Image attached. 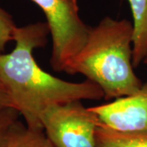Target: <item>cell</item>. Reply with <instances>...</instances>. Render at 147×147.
Masks as SVG:
<instances>
[{
	"instance_id": "obj_6",
	"label": "cell",
	"mask_w": 147,
	"mask_h": 147,
	"mask_svg": "<svg viewBox=\"0 0 147 147\" xmlns=\"http://www.w3.org/2000/svg\"><path fill=\"white\" fill-rule=\"evenodd\" d=\"M127 1L133 18L132 64L137 67L147 57V0Z\"/></svg>"
},
{
	"instance_id": "obj_11",
	"label": "cell",
	"mask_w": 147,
	"mask_h": 147,
	"mask_svg": "<svg viewBox=\"0 0 147 147\" xmlns=\"http://www.w3.org/2000/svg\"><path fill=\"white\" fill-rule=\"evenodd\" d=\"M7 107H12L10 96L7 93L5 86L0 78V110ZM13 108V107H12Z\"/></svg>"
},
{
	"instance_id": "obj_10",
	"label": "cell",
	"mask_w": 147,
	"mask_h": 147,
	"mask_svg": "<svg viewBox=\"0 0 147 147\" xmlns=\"http://www.w3.org/2000/svg\"><path fill=\"white\" fill-rule=\"evenodd\" d=\"M16 27L12 16L0 7V54L4 53L8 42L13 41Z\"/></svg>"
},
{
	"instance_id": "obj_5",
	"label": "cell",
	"mask_w": 147,
	"mask_h": 147,
	"mask_svg": "<svg viewBox=\"0 0 147 147\" xmlns=\"http://www.w3.org/2000/svg\"><path fill=\"white\" fill-rule=\"evenodd\" d=\"M89 108L100 124L114 131L147 133V82L134 94Z\"/></svg>"
},
{
	"instance_id": "obj_1",
	"label": "cell",
	"mask_w": 147,
	"mask_h": 147,
	"mask_svg": "<svg viewBox=\"0 0 147 147\" xmlns=\"http://www.w3.org/2000/svg\"><path fill=\"white\" fill-rule=\"evenodd\" d=\"M49 30L46 22L16 27L15 47L0 54V78L10 96L11 105L33 129H42L41 115L47 107L75 100H100V87L86 79L69 82L47 73L37 63L34 52L45 47Z\"/></svg>"
},
{
	"instance_id": "obj_7",
	"label": "cell",
	"mask_w": 147,
	"mask_h": 147,
	"mask_svg": "<svg viewBox=\"0 0 147 147\" xmlns=\"http://www.w3.org/2000/svg\"><path fill=\"white\" fill-rule=\"evenodd\" d=\"M96 147H147V133L119 132L98 123Z\"/></svg>"
},
{
	"instance_id": "obj_4",
	"label": "cell",
	"mask_w": 147,
	"mask_h": 147,
	"mask_svg": "<svg viewBox=\"0 0 147 147\" xmlns=\"http://www.w3.org/2000/svg\"><path fill=\"white\" fill-rule=\"evenodd\" d=\"M40 120L55 147H96L99 120L82 100L51 105L42 112Z\"/></svg>"
},
{
	"instance_id": "obj_9",
	"label": "cell",
	"mask_w": 147,
	"mask_h": 147,
	"mask_svg": "<svg viewBox=\"0 0 147 147\" xmlns=\"http://www.w3.org/2000/svg\"><path fill=\"white\" fill-rule=\"evenodd\" d=\"M20 114L12 107L0 110V147H6L13 126L19 120Z\"/></svg>"
},
{
	"instance_id": "obj_12",
	"label": "cell",
	"mask_w": 147,
	"mask_h": 147,
	"mask_svg": "<svg viewBox=\"0 0 147 147\" xmlns=\"http://www.w3.org/2000/svg\"><path fill=\"white\" fill-rule=\"evenodd\" d=\"M143 64H145L146 65H147V57L146 58V59H145L144 61H143Z\"/></svg>"
},
{
	"instance_id": "obj_8",
	"label": "cell",
	"mask_w": 147,
	"mask_h": 147,
	"mask_svg": "<svg viewBox=\"0 0 147 147\" xmlns=\"http://www.w3.org/2000/svg\"><path fill=\"white\" fill-rule=\"evenodd\" d=\"M6 147H55L43 130L30 128L17 121L13 126Z\"/></svg>"
},
{
	"instance_id": "obj_2",
	"label": "cell",
	"mask_w": 147,
	"mask_h": 147,
	"mask_svg": "<svg viewBox=\"0 0 147 147\" xmlns=\"http://www.w3.org/2000/svg\"><path fill=\"white\" fill-rule=\"evenodd\" d=\"M133 25L105 16L90 28L84 47L65 73L79 74L100 87L105 100L134 94L143 83L134 72Z\"/></svg>"
},
{
	"instance_id": "obj_3",
	"label": "cell",
	"mask_w": 147,
	"mask_h": 147,
	"mask_svg": "<svg viewBox=\"0 0 147 147\" xmlns=\"http://www.w3.org/2000/svg\"><path fill=\"white\" fill-rule=\"evenodd\" d=\"M44 13L52 37L50 65L65 72L84 47L90 28L79 15L78 0H31Z\"/></svg>"
}]
</instances>
